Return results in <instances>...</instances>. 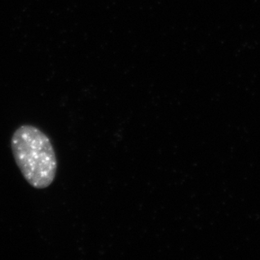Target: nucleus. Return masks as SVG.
Wrapping results in <instances>:
<instances>
[{"label": "nucleus", "mask_w": 260, "mask_h": 260, "mask_svg": "<svg viewBox=\"0 0 260 260\" xmlns=\"http://www.w3.org/2000/svg\"><path fill=\"white\" fill-rule=\"evenodd\" d=\"M15 161L24 179L35 189H47L54 181L57 158L49 137L35 125H22L11 138Z\"/></svg>", "instance_id": "f257e3e1"}]
</instances>
